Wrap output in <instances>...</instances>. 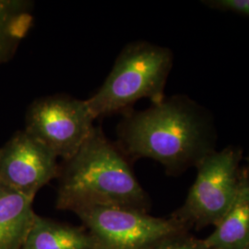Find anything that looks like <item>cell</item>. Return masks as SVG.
I'll list each match as a JSON object with an SVG mask.
<instances>
[{"mask_svg": "<svg viewBox=\"0 0 249 249\" xmlns=\"http://www.w3.org/2000/svg\"><path fill=\"white\" fill-rule=\"evenodd\" d=\"M116 145L129 160L151 159L178 176L216 151L212 113L185 94L165 97L143 111H129L117 125Z\"/></svg>", "mask_w": 249, "mask_h": 249, "instance_id": "obj_1", "label": "cell"}, {"mask_svg": "<svg viewBox=\"0 0 249 249\" xmlns=\"http://www.w3.org/2000/svg\"><path fill=\"white\" fill-rule=\"evenodd\" d=\"M57 179V210L120 207L148 213L151 208L129 160L99 125L71 158L63 160Z\"/></svg>", "mask_w": 249, "mask_h": 249, "instance_id": "obj_2", "label": "cell"}, {"mask_svg": "<svg viewBox=\"0 0 249 249\" xmlns=\"http://www.w3.org/2000/svg\"><path fill=\"white\" fill-rule=\"evenodd\" d=\"M174 65L168 47L147 41H134L117 55L101 88L86 100L95 119L132 110L143 98L158 104L165 98L164 89Z\"/></svg>", "mask_w": 249, "mask_h": 249, "instance_id": "obj_3", "label": "cell"}, {"mask_svg": "<svg viewBox=\"0 0 249 249\" xmlns=\"http://www.w3.org/2000/svg\"><path fill=\"white\" fill-rule=\"evenodd\" d=\"M243 150L229 145L213 151L196 166V179L187 197L170 217L189 231L215 226L233 203L242 177Z\"/></svg>", "mask_w": 249, "mask_h": 249, "instance_id": "obj_4", "label": "cell"}, {"mask_svg": "<svg viewBox=\"0 0 249 249\" xmlns=\"http://www.w3.org/2000/svg\"><path fill=\"white\" fill-rule=\"evenodd\" d=\"M94 249H146L160 239L188 231L178 221L120 207H89L75 212Z\"/></svg>", "mask_w": 249, "mask_h": 249, "instance_id": "obj_5", "label": "cell"}, {"mask_svg": "<svg viewBox=\"0 0 249 249\" xmlns=\"http://www.w3.org/2000/svg\"><path fill=\"white\" fill-rule=\"evenodd\" d=\"M86 100L53 94L36 100L27 111L26 130L57 158L68 160L94 128Z\"/></svg>", "mask_w": 249, "mask_h": 249, "instance_id": "obj_6", "label": "cell"}, {"mask_svg": "<svg viewBox=\"0 0 249 249\" xmlns=\"http://www.w3.org/2000/svg\"><path fill=\"white\" fill-rule=\"evenodd\" d=\"M57 159L26 130L19 131L0 150V183L35 199L40 189L59 177Z\"/></svg>", "mask_w": 249, "mask_h": 249, "instance_id": "obj_7", "label": "cell"}, {"mask_svg": "<svg viewBox=\"0 0 249 249\" xmlns=\"http://www.w3.org/2000/svg\"><path fill=\"white\" fill-rule=\"evenodd\" d=\"M34 199L0 183V249H21L36 213Z\"/></svg>", "mask_w": 249, "mask_h": 249, "instance_id": "obj_8", "label": "cell"}, {"mask_svg": "<svg viewBox=\"0 0 249 249\" xmlns=\"http://www.w3.org/2000/svg\"><path fill=\"white\" fill-rule=\"evenodd\" d=\"M203 240L209 249H246L249 246V179L245 168L231 208Z\"/></svg>", "mask_w": 249, "mask_h": 249, "instance_id": "obj_9", "label": "cell"}, {"mask_svg": "<svg viewBox=\"0 0 249 249\" xmlns=\"http://www.w3.org/2000/svg\"><path fill=\"white\" fill-rule=\"evenodd\" d=\"M21 249H94L84 227L59 223L36 214Z\"/></svg>", "mask_w": 249, "mask_h": 249, "instance_id": "obj_10", "label": "cell"}, {"mask_svg": "<svg viewBox=\"0 0 249 249\" xmlns=\"http://www.w3.org/2000/svg\"><path fill=\"white\" fill-rule=\"evenodd\" d=\"M33 23L32 4L0 0V62L12 54Z\"/></svg>", "mask_w": 249, "mask_h": 249, "instance_id": "obj_11", "label": "cell"}, {"mask_svg": "<svg viewBox=\"0 0 249 249\" xmlns=\"http://www.w3.org/2000/svg\"><path fill=\"white\" fill-rule=\"evenodd\" d=\"M146 249H209L203 239L181 231L166 236Z\"/></svg>", "mask_w": 249, "mask_h": 249, "instance_id": "obj_12", "label": "cell"}, {"mask_svg": "<svg viewBox=\"0 0 249 249\" xmlns=\"http://www.w3.org/2000/svg\"><path fill=\"white\" fill-rule=\"evenodd\" d=\"M202 4L209 9L249 18V0H204Z\"/></svg>", "mask_w": 249, "mask_h": 249, "instance_id": "obj_13", "label": "cell"}, {"mask_svg": "<svg viewBox=\"0 0 249 249\" xmlns=\"http://www.w3.org/2000/svg\"><path fill=\"white\" fill-rule=\"evenodd\" d=\"M246 161H247V167L245 168L246 170V173H247V176L249 179V154L246 157Z\"/></svg>", "mask_w": 249, "mask_h": 249, "instance_id": "obj_14", "label": "cell"}, {"mask_svg": "<svg viewBox=\"0 0 249 249\" xmlns=\"http://www.w3.org/2000/svg\"><path fill=\"white\" fill-rule=\"evenodd\" d=\"M249 249V246H248V247H247V249Z\"/></svg>", "mask_w": 249, "mask_h": 249, "instance_id": "obj_15", "label": "cell"}]
</instances>
